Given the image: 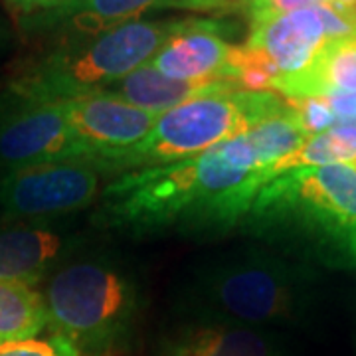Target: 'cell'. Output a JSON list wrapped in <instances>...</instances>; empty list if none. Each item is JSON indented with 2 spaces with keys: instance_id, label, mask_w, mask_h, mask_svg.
Instances as JSON below:
<instances>
[{
  "instance_id": "1",
  "label": "cell",
  "mask_w": 356,
  "mask_h": 356,
  "mask_svg": "<svg viewBox=\"0 0 356 356\" xmlns=\"http://www.w3.org/2000/svg\"><path fill=\"white\" fill-rule=\"evenodd\" d=\"M309 133L291 105L238 137L163 166L115 177L91 214L93 228L127 238L214 240L242 228L269 168Z\"/></svg>"
},
{
  "instance_id": "2",
  "label": "cell",
  "mask_w": 356,
  "mask_h": 356,
  "mask_svg": "<svg viewBox=\"0 0 356 356\" xmlns=\"http://www.w3.org/2000/svg\"><path fill=\"white\" fill-rule=\"evenodd\" d=\"M242 229L323 266L356 269V166H305L273 177Z\"/></svg>"
},
{
  "instance_id": "3",
  "label": "cell",
  "mask_w": 356,
  "mask_h": 356,
  "mask_svg": "<svg viewBox=\"0 0 356 356\" xmlns=\"http://www.w3.org/2000/svg\"><path fill=\"white\" fill-rule=\"evenodd\" d=\"M309 269L264 248H243L204 259L178 285L182 317L248 329L293 325L311 303Z\"/></svg>"
},
{
  "instance_id": "4",
  "label": "cell",
  "mask_w": 356,
  "mask_h": 356,
  "mask_svg": "<svg viewBox=\"0 0 356 356\" xmlns=\"http://www.w3.org/2000/svg\"><path fill=\"white\" fill-rule=\"evenodd\" d=\"M48 327L81 356H119L137 331L147 287L135 267L109 252L81 250L46 281Z\"/></svg>"
},
{
  "instance_id": "5",
  "label": "cell",
  "mask_w": 356,
  "mask_h": 356,
  "mask_svg": "<svg viewBox=\"0 0 356 356\" xmlns=\"http://www.w3.org/2000/svg\"><path fill=\"white\" fill-rule=\"evenodd\" d=\"M180 20H131L95 36L64 38L6 93L30 102H70L97 93L149 64Z\"/></svg>"
},
{
  "instance_id": "6",
  "label": "cell",
  "mask_w": 356,
  "mask_h": 356,
  "mask_svg": "<svg viewBox=\"0 0 356 356\" xmlns=\"http://www.w3.org/2000/svg\"><path fill=\"white\" fill-rule=\"evenodd\" d=\"M289 103L273 91H232L204 95L159 115L149 135L127 151L97 154L111 177L192 159L238 137L283 111Z\"/></svg>"
},
{
  "instance_id": "7",
  "label": "cell",
  "mask_w": 356,
  "mask_h": 356,
  "mask_svg": "<svg viewBox=\"0 0 356 356\" xmlns=\"http://www.w3.org/2000/svg\"><path fill=\"white\" fill-rule=\"evenodd\" d=\"M113 177L95 156L18 168L0 177V224L56 220L89 208Z\"/></svg>"
},
{
  "instance_id": "8",
  "label": "cell",
  "mask_w": 356,
  "mask_h": 356,
  "mask_svg": "<svg viewBox=\"0 0 356 356\" xmlns=\"http://www.w3.org/2000/svg\"><path fill=\"white\" fill-rule=\"evenodd\" d=\"M91 156L65 117L64 102L0 97V177L32 165Z\"/></svg>"
},
{
  "instance_id": "9",
  "label": "cell",
  "mask_w": 356,
  "mask_h": 356,
  "mask_svg": "<svg viewBox=\"0 0 356 356\" xmlns=\"http://www.w3.org/2000/svg\"><path fill=\"white\" fill-rule=\"evenodd\" d=\"M331 42L321 4H317L255 22L245 46L261 51L271 62L280 76L277 93L285 95L315 65Z\"/></svg>"
},
{
  "instance_id": "10",
  "label": "cell",
  "mask_w": 356,
  "mask_h": 356,
  "mask_svg": "<svg viewBox=\"0 0 356 356\" xmlns=\"http://www.w3.org/2000/svg\"><path fill=\"white\" fill-rule=\"evenodd\" d=\"M88 245L86 236L58 226L54 220L0 224V281L38 285L56 267Z\"/></svg>"
},
{
  "instance_id": "11",
  "label": "cell",
  "mask_w": 356,
  "mask_h": 356,
  "mask_svg": "<svg viewBox=\"0 0 356 356\" xmlns=\"http://www.w3.org/2000/svg\"><path fill=\"white\" fill-rule=\"evenodd\" d=\"M64 109L70 127L91 156L127 151L149 135L159 119L105 91L64 102Z\"/></svg>"
},
{
  "instance_id": "12",
  "label": "cell",
  "mask_w": 356,
  "mask_h": 356,
  "mask_svg": "<svg viewBox=\"0 0 356 356\" xmlns=\"http://www.w3.org/2000/svg\"><path fill=\"white\" fill-rule=\"evenodd\" d=\"M224 34L214 20H180L149 64L182 81H236L232 65L236 46Z\"/></svg>"
},
{
  "instance_id": "13",
  "label": "cell",
  "mask_w": 356,
  "mask_h": 356,
  "mask_svg": "<svg viewBox=\"0 0 356 356\" xmlns=\"http://www.w3.org/2000/svg\"><path fill=\"white\" fill-rule=\"evenodd\" d=\"M153 356H283L269 331L182 317L156 339Z\"/></svg>"
},
{
  "instance_id": "14",
  "label": "cell",
  "mask_w": 356,
  "mask_h": 356,
  "mask_svg": "<svg viewBox=\"0 0 356 356\" xmlns=\"http://www.w3.org/2000/svg\"><path fill=\"white\" fill-rule=\"evenodd\" d=\"M115 97L131 103L139 109L151 113H165L168 109L182 105V103L214 95V93H232L242 91L236 81H182L163 76L151 64L140 65L139 70L131 72L123 79L111 83L103 89Z\"/></svg>"
},
{
  "instance_id": "15",
  "label": "cell",
  "mask_w": 356,
  "mask_h": 356,
  "mask_svg": "<svg viewBox=\"0 0 356 356\" xmlns=\"http://www.w3.org/2000/svg\"><path fill=\"white\" fill-rule=\"evenodd\" d=\"M159 6V0H62L54 8L38 14L48 26H60L65 38L95 36L111 28L139 20Z\"/></svg>"
},
{
  "instance_id": "16",
  "label": "cell",
  "mask_w": 356,
  "mask_h": 356,
  "mask_svg": "<svg viewBox=\"0 0 356 356\" xmlns=\"http://www.w3.org/2000/svg\"><path fill=\"white\" fill-rule=\"evenodd\" d=\"M356 93V36L331 42L315 65L285 91V99Z\"/></svg>"
},
{
  "instance_id": "17",
  "label": "cell",
  "mask_w": 356,
  "mask_h": 356,
  "mask_svg": "<svg viewBox=\"0 0 356 356\" xmlns=\"http://www.w3.org/2000/svg\"><path fill=\"white\" fill-rule=\"evenodd\" d=\"M46 329L48 309L38 285L0 281V344L30 339Z\"/></svg>"
},
{
  "instance_id": "18",
  "label": "cell",
  "mask_w": 356,
  "mask_h": 356,
  "mask_svg": "<svg viewBox=\"0 0 356 356\" xmlns=\"http://www.w3.org/2000/svg\"><path fill=\"white\" fill-rule=\"evenodd\" d=\"M356 163V119L337 121L331 129L309 135L305 143L269 168V180L281 172L305 166L355 165Z\"/></svg>"
},
{
  "instance_id": "19",
  "label": "cell",
  "mask_w": 356,
  "mask_h": 356,
  "mask_svg": "<svg viewBox=\"0 0 356 356\" xmlns=\"http://www.w3.org/2000/svg\"><path fill=\"white\" fill-rule=\"evenodd\" d=\"M0 356H81L74 344L48 327L46 334L0 344Z\"/></svg>"
},
{
  "instance_id": "20",
  "label": "cell",
  "mask_w": 356,
  "mask_h": 356,
  "mask_svg": "<svg viewBox=\"0 0 356 356\" xmlns=\"http://www.w3.org/2000/svg\"><path fill=\"white\" fill-rule=\"evenodd\" d=\"M287 103L295 109V113L299 117V121L303 123V127L309 135L323 133L327 129H331L339 119L332 113L329 103L323 97H303V99H287Z\"/></svg>"
},
{
  "instance_id": "21",
  "label": "cell",
  "mask_w": 356,
  "mask_h": 356,
  "mask_svg": "<svg viewBox=\"0 0 356 356\" xmlns=\"http://www.w3.org/2000/svg\"><path fill=\"white\" fill-rule=\"evenodd\" d=\"M323 2H327V0H248L243 10L250 16V22L255 24V22H261V20L280 16V14L317 6Z\"/></svg>"
},
{
  "instance_id": "22",
  "label": "cell",
  "mask_w": 356,
  "mask_h": 356,
  "mask_svg": "<svg viewBox=\"0 0 356 356\" xmlns=\"http://www.w3.org/2000/svg\"><path fill=\"white\" fill-rule=\"evenodd\" d=\"M248 0H159L156 8H175V10H191V13H214L228 10L234 6H245Z\"/></svg>"
},
{
  "instance_id": "23",
  "label": "cell",
  "mask_w": 356,
  "mask_h": 356,
  "mask_svg": "<svg viewBox=\"0 0 356 356\" xmlns=\"http://www.w3.org/2000/svg\"><path fill=\"white\" fill-rule=\"evenodd\" d=\"M14 18H34L54 8L62 0H4Z\"/></svg>"
},
{
  "instance_id": "24",
  "label": "cell",
  "mask_w": 356,
  "mask_h": 356,
  "mask_svg": "<svg viewBox=\"0 0 356 356\" xmlns=\"http://www.w3.org/2000/svg\"><path fill=\"white\" fill-rule=\"evenodd\" d=\"M334 10L343 14H355L356 16V0H327Z\"/></svg>"
},
{
  "instance_id": "25",
  "label": "cell",
  "mask_w": 356,
  "mask_h": 356,
  "mask_svg": "<svg viewBox=\"0 0 356 356\" xmlns=\"http://www.w3.org/2000/svg\"><path fill=\"white\" fill-rule=\"evenodd\" d=\"M353 166H356V163H355V165H353Z\"/></svg>"
}]
</instances>
